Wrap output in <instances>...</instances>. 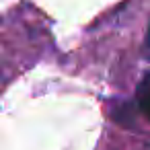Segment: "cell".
I'll return each mask as SVG.
<instances>
[{
    "label": "cell",
    "mask_w": 150,
    "mask_h": 150,
    "mask_svg": "<svg viewBox=\"0 0 150 150\" xmlns=\"http://www.w3.org/2000/svg\"><path fill=\"white\" fill-rule=\"evenodd\" d=\"M138 105L142 113L150 119V74H146L142 82L138 84Z\"/></svg>",
    "instance_id": "cell-1"
},
{
    "label": "cell",
    "mask_w": 150,
    "mask_h": 150,
    "mask_svg": "<svg viewBox=\"0 0 150 150\" xmlns=\"http://www.w3.org/2000/svg\"><path fill=\"white\" fill-rule=\"evenodd\" d=\"M146 50L150 52V27H148V35H146Z\"/></svg>",
    "instance_id": "cell-2"
}]
</instances>
